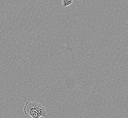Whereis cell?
Instances as JSON below:
<instances>
[{
  "label": "cell",
  "mask_w": 128,
  "mask_h": 118,
  "mask_svg": "<svg viewBox=\"0 0 128 118\" xmlns=\"http://www.w3.org/2000/svg\"><path fill=\"white\" fill-rule=\"evenodd\" d=\"M73 2L74 1L72 0H62V6L64 8H66L68 6L71 5Z\"/></svg>",
  "instance_id": "2"
},
{
  "label": "cell",
  "mask_w": 128,
  "mask_h": 118,
  "mask_svg": "<svg viewBox=\"0 0 128 118\" xmlns=\"http://www.w3.org/2000/svg\"><path fill=\"white\" fill-rule=\"evenodd\" d=\"M24 113L32 118H46L48 113L45 107L36 101L27 102L24 108Z\"/></svg>",
  "instance_id": "1"
}]
</instances>
